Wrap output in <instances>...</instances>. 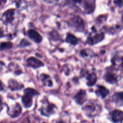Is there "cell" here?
<instances>
[{"mask_svg": "<svg viewBox=\"0 0 123 123\" xmlns=\"http://www.w3.org/2000/svg\"><path fill=\"white\" fill-rule=\"evenodd\" d=\"M85 114L89 118H93L98 116L101 111L100 104L95 100H90L83 107Z\"/></svg>", "mask_w": 123, "mask_h": 123, "instance_id": "1", "label": "cell"}, {"mask_svg": "<svg viewBox=\"0 0 123 123\" xmlns=\"http://www.w3.org/2000/svg\"><path fill=\"white\" fill-rule=\"evenodd\" d=\"M39 93L32 88H27L24 90V94L22 97V102L25 108H30L33 104V98Z\"/></svg>", "mask_w": 123, "mask_h": 123, "instance_id": "2", "label": "cell"}, {"mask_svg": "<svg viewBox=\"0 0 123 123\" xmlns=\"http://www.w3.org/2000/svg\"><path fill=\"white\" fill-rule=\"evenodd\" d=\"M39 110L42 115L49 117L56 112L57 107L53 104L50 103L46 100L43 103Z\"/></svg>", "mask_w": 123, "mask_h": 123, "instance_id": "3", "label": "cell"}, {"mask_svg": "<svg viewBox=\"0 0 123 123\" xmlns=\"http://www.w3.org/2000/svg\"><path fill=\"white\" fill-rule=\"evenodd\" d=\"M70 25L76 31L82 32L85 29V23L82 19L78 15H74L70 20Z\"/></svg>", "mask_w": 123, "mask_h": 123, "instance_id": "4", "label": "cell"}, {"mask_svg": "<svg viewBox=\"0 0 123 123\" xmlns=\"http://www.w3.org/2000/svg\"><path fill=\"white\" fill-rule=\"evenodd\" d=\"M114 70L112 68H108L104 75V78L106 81L111 84H115L118 82V75L114 71Z\"/></svg>", "mask_w": 123, "mask_h": 123, "instance_id": "5", "label": "cell"}, {"mask_svg": "<svg viewBox=\"0 0 123 123\" xmlns=\"http://www.w3.org/2000/svg\"><path fill=\"white\" fill-rule=\"evenodd\" d=\"M104 37V34L103 32H100L97 33L93 35H90L87 38V42L90 45H93L101 41Z\"/></svg>", "mask_w": 123, "mask_h": 123, "instance_id": "6", "label": "cell"}, {"mask_svg": "<svg viewBox=\"0 0 123 123\" xmlns=\"http://www.w3.org/2000/svg\"><path fill=\"white\" fill-rule=\"evenodd\" d=\"M79 3L86 13H91L95 10V1L93 0H83L77 1Z\"/></svg>", "mask_w": 123, "mask_h": 123, "instance_id": "7", "label": "cell"}, {"mask_svg": "<svg viewBox=\"0 0 123 123\" xmlns=\"http://www.w3.org/2000/svg\"><path fill=\"white\" fill-rule=\"evenodd\" d=\"M22 111L21 106L19 103H16L8 109L7 113L12 118H16L21 114Z\"/></svg>", "mask_w": 123, "mask_h": 123, "instance_id": "8", "label": "cell"}, {"mask_svg": "<svg viewBox=\"0 0 123 123\" xmlns=\"http://www.w3.org/2000/svg\"><path fill=\"white\" fill-rule=\"evenodd\" d=\"M111 121L114 123H122L123 113L122 111L115 110L110 114Z\"/></svg>", "mask_w": 123, "mask_h": 123, "instance_id": "9", "label": "cell"}, {"mask_svg": "<svg viewBox=\"0 0 123 123\" xmlns=\"http://www.w3.org/2000/svg\"><path fill=\"white\" fill-rule=\"evenodd\" d=\"M15 10L13 9H9L5 11L2 15L1 19L4 24H8L12 21L14 19Z\"/></svg>", "mask_w": 123, "mask_h": 123, "instance_id": "10", "label": "cell"}, {"mask_svg": "<svg viewBox=\"0 0 123 123\" xmlns=\"http://www.w3.org/2000/svg\"><path fill=\"white\" fill-rule=\"evenodd\" d=\"M74 99L78 105H82L86 99V94L85 90H79L74 95Z\"/></svg>", "mask_w": 123, "mask_h": 123, "instance_id": "11", "label": "cell"}, {"mask_svg": "<svg viewBox=\"0 0 123 123\" xmlns=\"http://www.w3.org/2000/svg\"><path fill=\"white\" fill-rule=\"evenodd\" d=\"M27 65L28 66L33 68V69H37L44 65V64L40 60L36 58L31 57L29 58L27 61Z\"/></svg>", "mask_w": 123, "mask_h": 123, "instance_id": "12", "label": "cell"}, {"mask_svg": "<svg viewBox=\"0 0 123 123\" xmlns=\"http://www.w3.org/2000/svg\"><path fill=\"white\" fill-rule=\"evenodd\" d=\"M27 36L30 39L37 43H40L42 39L41 35L36 30L34 29L28 30L27 31Z\"/></svg>", "mask_w": 123, "mask_h": 123, "instance_id": "13", "label": "cell"}, {"mask_svg": "<svg viewBox=\"0 0 123 123\" xmlns=\"http://www.w3.org/2000/svg\"><path fill=\"white\" fill-rule=\"evenodd\" d=\"M86 85L89 86H94L97 80V75L93 72L86 73Z\"/></svg>", "mask_w": 123, "mask_h": 123, "instance_id": "14", "label": "cell"}, {"mask_svg": "<svg viewBox=\"0 0 123 123\" xmlns=\"http://www.w3.org/2000/svg\"><path fill=\"white\" fill-rule=\"evenodd\" d=\"M111 62L112 65L114 66H117L118 67L121 66L122 68L123 63V56L122 54L117 53L114 55L111 60Z\"/></svg>", "mask_w": 123, "mask_h": 123, "instance_id": "15", "label": "cell"}, {"mask_svg": "<svg viewBox=\"0 0 123 123\" xmlns=\"http://www.w3.org/2000/svg\"><path fill=\"white\" fill-rule=\"evenodd\" d=\"M112 99L116 106L117 107L122 106L123 102V92H121L115 93L112 97Z\"/></svg>", "mask_w": 123, "mask_h": 123, "instance_id": "16", "label": "cell"}, {"mask_svg": "<svg viewBox=\"0 0 123 123\" xmlns=\"http://www.w3.org/2000/svg\"><path fill=\"white\" fill-rule=\"evenodd\" d=\"M8 86L12 90H17L21 89L23 87L24 85L17 82L14 79H10L8 82Z\"/></svg>", "mask_w": 123, "mask_h": 123, "instance_id": "17", "label": "cell"}, {"mask_svg": "<svg viewBox=\"0 0 123 123\" xmlns=\"http://www.w3.org/2000/svg\"><path fill=\"white\" fill-rule=\"evenodd\" d=\"M109 93V90L107 89L105 86L101 85L98 86L97 89L96 90V93L101 98H105L108 95Z\"/></svg>", "mask_w": 123, "mask_h": 123, "instance_id": "18", "label": "cell"}, {"mask_svg": "<svg viewBox=\"0 0 123 123\" xmlns=\"http://www.w3.org/2000/svg\"><path fill=\"white\" fill-rule=\"evenodd\" d=\"M39 79L44 86L49 87L52 86L53 83L52 80L49 75L42 73L40 75Z\"/></svg>", "mask_w": 123, "mask_h": 123, "instance_id": "19", "label": "cell"}, {"mask_svg": "<svg viewBox=\"0 0 123 123\" xmlns=\"http://www.w3.org/2000/svg\"><path fill=\"white\" fill-rule=\"evenodd\" d=\"M66 41L72 45H75L78 43L77 38L71 33H67L66 37Z\"/></svg>", "mask_w": 123, "mask_h": 123, "instance_id": "20", "label": "cell"}, {"mask_svg": "<svg viewBox=\"0 0 123 123\" xmlns=\"http://www.w3.org/2000/svg\"><path fill=\"white\" fill-rule=\"evenodd\" d=\"M93 54V52L91 49H85L80 51L81 55L84 58H87L90 56H92Z\"/></svg>", "mask_w": 123, "mask_h": 123, "instance_id": "21", "label": "cell"}, {"mask_svg": "<svg viewBox=\"0 0 123 123\" xmlns=\"http://www.w3.org/2000/svg\"><path fill=\"white\" fill-rule=\"evenodd\" d=\"M12 47V43L10 42H2L0 45V49L3 50L5 49H10Z\"/></svg>", "mask_w": 123, "mask_h": 123, "instance_id": "22", "label": "cell"}, {"mask_svg": "<svg viewBox=\"0 0 123 123\" xmlns=\"http://www.w3.org/2000/svg\"><path fill=\"white\" fill-rule=\"evenodd\" d=\"M29 45H30V43H29V42H28L27 40H26L25 39H23L21 41L20 44V46L21 47H25V46H28Z\"/></svg>", "mask_w": 123, "mask_h": 123, "instance_id": "23", "label": "cell"}, {"mask_svg": "<svg viewBox=\"0 0 123 123\" xmlns=\"http://www.w3.org/2000/svg\"><path fill=\"white\" fill-rule=\"evenodd\" d=\"M113 2H114V3L115 4H116V5H118L119 7H122V6H123V1H122V0H120V1H119V0L114 1Z\"/></svg>", "mask_w": 123, "mask_h": 123, "instance_id": "24", "label": "cell"}, {"mask_svg": "<svg viewBox=\"0 0 123 123\" xmlns=\"http://www.w3.org/2000/svg\"><path fill=\"white\" fill-rule=\"evenodd\" d=\"M3 103L2 98L0 96V111L3 109Z\"/></svg>", "mask_w": 123, "mask_h": 123, "instance_id": "25", "label": "cell"}, {"mask_svg": "<svg viewBox=\"0 0 123 123\" xmlns=\"http://www.w3.org/2000/svg\"><path fill=\"white\" fill-rule=\"evenodd\" d=\"M56 123H68L66 122V121L60 119V120H57V121L56 122Z\"/></svg>", "mask_w": 123, "mask_h": 123, "instance_id": "26", "label": "cell"}, {"mask_svg": "<svg viewBox=\"0 0 123 123\" xmlns=\"http://www.w3.org/2000/svg\"><path fill=\"white\" fill-rule=\"evenodd\" d=\"M3 84L1 82V81L0 80V91L2 90L3 89Z\"/></svg>", "mask_w": 123, "mask_h": 123, "instance_id": "27", "label": "cell"}, {"mask_svg": "<svg viewBox=\"0 0 123 123\" xmlns=\"http://www.w3.org/2000/svg\"><path fill=\"white\" fill-rule=\"evenodd\" d=\"M3 35H4V34L3 33L1 29H0V38L3 37Z\"/></svg>", "mask_w": 123, "mask_h": 123, "instance_id": "28", "label": "cell"}, {"mask_svg": "<svg viewBox=\"0 0 123 123\" xmlns=\"http://www.w3.org/2000/svg\"><path fill=\"white\" fill-rule=\"evenodd\" d=\"M4 65V63H3L2 62L0 61V66H3Z\"/></svg>", "mask_w": 123, "mask_h": 123, "instance_id": "29", "label": "cell"}]
</instances>
